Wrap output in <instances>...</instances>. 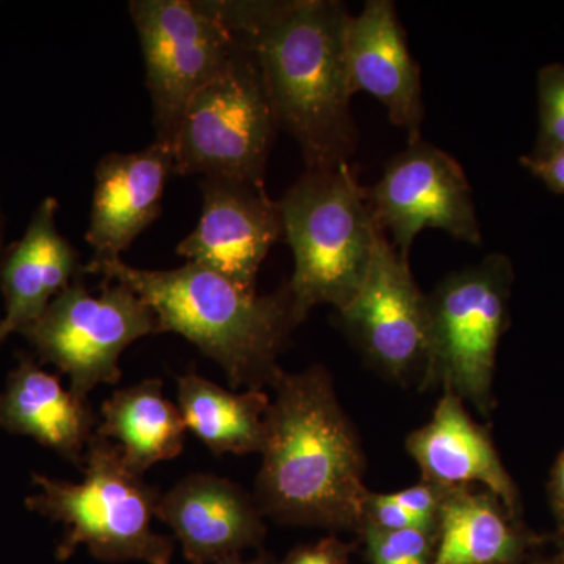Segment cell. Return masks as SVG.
Wrapping results in <instances>:
<instances>
[{
    "label": "cell",
    "mask_w": 564,
    "mask_h": 564,
    "mask_svg": "<svg viewBox=\"0 0 564 564\" xmlns=\"http://www.w3.org/2000/svg\"><path fill=\"white\" fill-rule=\"evenodd\" d=\"M210 9L261 73L278 128L307 170L348 163L358 144L347 77L350 14L336 0H214Z\"/></svg>",
    "instance_id": "obj_1"
},
{
    "label": "cell",
    "mask_w": 564,
    "mask_h": 564,
    "mask_svg": "<svg viewBox=\"0 0 564 564\" xmlns=\"http://www.w3.org/2000/svg\"><path fill=\"white\" fill-rule=\"evenodd\" d=\"M265 417L258 503L285 524L359 529L369 489L358 434L323 367L280 370Z\"/></svg>",
    "instance_id": "obj_2"
},
{
    "label": "cell",
    "mask_w": 564,
    "mask_h": 564,
    "mask_svg": "<svg viewBox=\"0 0 564 564\" xmlns=\"http://www.w3.org/2000/svg\"><path fill=\"white\" fill-rule=\"evenodd\" d=\"M85 272L121 282L151 307L159 333H176L225 370L232 388L262 389L280 372L278 356L299 326L288 289L258 295L187 262L144 270L121 259H93Z\"/></svg>",
    "instance_id": "obj_3"
},
{
    "label": "cell",
    "mask_w": 564,
    "mask_h": 564,
    "mask_svg": "<svg viewBox=\"0 0 564 564\" xmlns=\"http://www.w3.org/2000/svg\"><path fill=\"white\" fill-rule=\"evenodd\" d=\"M295 269L285 285L302 323L318 304L351 302L369 272L381 234L350 163L306 170L280 199Z\"/></svg>",
    "instance_id": "obj_4"
},
{
    "label": "cell",
    "mask_w": 564,
    "mask_h": 564,
    "mask_svg": "<svg viewBox=\"0 0 564 564\" xmlns=\"http://www.w3.org/2000/svg\"><path fill=\"white\" fill-rule=\"evenodd\" d=\"M82 473L80 484L33 474L40 492L25 500L33 513L65 527L58 562L85 545L99 562L172 563L173 541L152 530L161 496L126 467L120 448L95 433Z\"/></svg>",
    "instance_id": "obj_5"
},
{
    "label": "cell",
    "mask_w": 564,
    "mask_h": 564,
    "mask_svg": "<svg viewBox=\"0 0 564 564\" xmlns=\"http://www.w3.org/2000/svg\"><path fill=\"white\" fill-rule=\"evenodd\" d=\"M513 265L503 254L448 274L429 300V361L423 384L441 383L488 411L497 348L508 323Z\"/></svg>",
    "instance_id": "obj_6"
},
{
    "label": "cell",
    "mask_w": 564,
    "mask_h": 564,
    "mask_svg": "<svg viewBox=\"0 0 564 564\" xmlns=\"http://www.w3.org/2000/svg\"><path fill=\"white\" fill-rule=\"evenodd\" d=\"M278 129L261 73L240 47L229 69L204 87L182 115L172 143L174 174L265 187Z\"/></svg>",
    "instance_id": "obj_7"
},
{
    "label": "cell",
    "mask_w": 564,
    "mask_h": 564,
    "mask_svg": "<svg viewBox=\"0 0 564 564\" xmlns=\"http://www.w3.org/2000/svg\"><path fill=\"white\" fill-rule=\"evenodd\" d=\"M158 333L155 314L129 285L104 280L101 293H91L77 278L22 332L80 400L96 386L118 383L126 348Z\"/></svg>",
    "instance_id": "obj_8"
},
{
    "label": "cell",
    "mask_w": 564,
    "mask_h": 564,
    "mask_svg": "<svg viewBox=\"0 0 564 564\" xmlns=\"http://www.w3.org/2000/svg\"><path fill=\"white\" fill-rule=\"evenodd\" d=\"M154 115L155 141L172 148L192 99L223 76L240 47L209 0H132Z\"/></svg>",
    "instance_id": "obj_9"
},
{
    "label": "cell",
    "mask_w": 564,
    "mask_h": 564,
    "mask_svg": "<svg viewBox=\"0 0 564 564\" xmlns=\"http://www.w3.org/2000/svg\"><path fill=\"white\" fill-rule=\"evenodd\" d=\"M366 192L378 228L392 234L393 248L408 261L415 237L425 228L441 229L474 247L481 245L466 173L451 154L432 143L419 140L408 144Z\"/></svg>",
    "instance_id": "obj_10"
},
{
    "label": "cell",
    "mask_w": 564,
    "mask_h": 564,
    "mask_svg": "<svg viewBox=\"0 0 564 564\" xmlns=\"http://www.w3.org/2000/svg\"><path fill=\"white\" fill-rule=\"evenodd\" d=\"M340 325L378 372L399 383L425 377L429 361V300L415 284L410 261L381 234L369 272ZM423 381V380H422Z\"/></svg>",
    "instance_id": "obj_11"
},
{
    "label": "cell",
    "mask_w": 564,
    "mask_h": 564,
    "mask_svg": "<svg viewBox=\"0 0 564 564\" xmlns=\"http://www.w3.org/2000/svg\"><path fill=\"white\" fill-rule=\"evenodd\" d=\"M199 191L202 217L177 245V254L245 292L258 293L259 269L284 237L280 202H273L265 187L239 181L202 180Z\"/></svg>",
    "instance_id": "obj_12"
},
{
    "label": "cell",
    "mask_w": 564,
    "mask_h": 564,
    "mask_svg": "<svg viewBox=\"0 0 564 564\" xmlns=\"http://www.w3.org/2000/svg\"><path fill=\"white\" fill-rule=\"evenodd\" d=\"M347 77L351 96L366 91L383 104L389 121L406 131L408 144L422 140L421 69L391 0H367L350 18Z\"/></svg>",
    "instance_id": "obj_13"
},
{
    "label": "cell",
    "mask_w": 564,
    "mask_h": 564,
    "mask_svg": "<svg viewBox=\"0 0 564 564\" xmlns=\"http://www.w3.org/2000/svg\"><path fill=\"white\" fill-rule=\"evenodd\" d=\"M155 518L176 534L192 564H215L237 558L261 544L262 511L226 478L192 474L159 497Z\"/></svg>",
    "instance_id": "obj_14"
},
{
    "label": "cell",
    "mask_w": 564,
    "mask_h": 564,
    "mask_svg": "<svg viewBox=\"0 0 564 564\" xmlns=\"http://www.w3.org/2000/svg\"><path fill=\"white\" fill-rule=\"evenodd\" d=\"M172 173V148L161 141L141 151L104 155L96 169L90 225L85 234L95 251L93 259H121L133 240L158 220Z\"/></svg>",
    "instance_id": "obj_15"
},
{
    "label": "cell",
    "mask_w": 564,
    "mask_h": 564,
    "mask_svg": "<svg viewBox=\"0 0 564 564\" xmlns=\"http://www.w3.org/2000/svg\"><path fill=\"white\" fill-rule=\"evenodd\" d=\"M406 451L421 467L426 484L440 488L484 485L508 513L518 508V491L491 437L474 422L455 393H444L432 421L408 436Z\"/></svg>",
    "instance_id": "obj_16"
},
{
    "label": "cell",
    "mask_w": 564,
    "mask_h": 564,
    "mask_svg": "<svg viewBox=\"0 0 564 564\" xmlns=\"http://www.w3.org/2000/svg\"><path fill=\"white\" fill-rule=\"evenodd\" d=\"M95 425L87 400L77 399L31 358L21 359L0 392V429L32 437L80 469Z\"/></svg>",
    "instance_id": "obj_17"
},
{
    "label": "cell",
    "mask_w": 564,
    "mask_h": 564,
    "mask_svg": "<svg viewBox=\"0 0 564 564\" xmlns=\"http://www.w3.org/2000/svg\"><path fill=\"white\" fill-rule=\"evenodd\" d=\"M55 212L54 198L40 204L28 231L14 245L3 265L6 314L0 318V344L39 321L79 270V254L58 232Z\"/></svg>",
    "instance_id": "obj_18"
},
{
    "label": "cell",
    "mask_w": 564,
    "mask_h": 564,
    "mask_svg": "<svg viewBox=\"0 0 564 564\" xmlns=\"http://www.w3.org/2000/svg\"><path fill=\"white\" fill-rule=\"evenodd\" d=\"M101 415L96 434L117 445L126 467L140 477L154 464L176 458L184 448L187 426L158 378L113 392L104 402Z\"/></svg>",
    "instance_id": "obj_19"
},
{
    "label": "cell",
    "mask_w": 564,
    "mask_h": 564,
    "mask_svg": "<svg viewBox=\"0 0 564 564\" xmlns=\"http://www.w3.org/2000/svg\"><path fill=\"white\" fill-rule=\"evenodd\" d=\"M270 403L262 389L236 393L195 372L177 378V408L185 426L215 455L261 452Z\"/></svg>",
    "instance_id": "obj_20"
},
{
    "label": "cell",
    "mask_w": 564,
    "mask_h": 564,
    "mask_svg": "<svg viewBox=\"0 0 564 564\" xmlns=\"http://www.w3.org/2000/svg\"><path fill=\"white\" fill-rule=\"evenodd\" d=\"M491 492L445 488L437 514L432 564H507L519 551L518 534Z\"/></svg>",
    "instance_id": "obj_21"
},
{
    "label": "cell",
    "mask_w": 564,
    "mask_h": 564,
    "mask_svg": "<svg viewBox=\"0 0 564 564\" xmlns=\"http://www.w3.org/2000/svg\"><path fill=\"white\" fill-rule=\"evenodd\" d=\"M367 552L373 564H432L436 530H380L366 527Z\"/></svg>",
    "instance_id": "obj_22"
},
{
    "label": "cell",
    "mask_w": 564,
    "mask_h": 564,
    "mask_svg": "<svg viewBox=\"0 0 564 564\" xmlns=\"http://www.w3.org/2000/svg\"><path fill=\"white\" fill-rule=\"evenodd\" d=\"M540 131L532 154L543 155L564 148V65L544 66L538 74Z\"/></svg>",
    "instance_id": "obj_23"
},
{
    "label": "cell",
    "mask_w": 564,
    "mask_h": 564,
    "mask_svg": "<svg viewBox=\"0 0 564 564\" xmlns=\"http://www.w3.org/2000/svg\"><path fill=\"white\" fill-rule=\"evenodd\" d=\"M380 530H436L408 513L399 503L393 502L389 494H369L364 508V525Z\"/></svg>",
    "instance_id": "obj_24"
},
{
    "label": "cell",
    "mask_w": 564,
    "mask_h": 564,
    "mask_svg": "<svg viewBox=\"0 0 564 564\" xmlns=\"http://www.w3.org/2000/svg\"><path fill=\"white\" fill-rule=\"evenodd\" d=\"M444 492L445 488L423 481L421 485L411 486L403 491L391 492L389 496L408 513L421 519L425 524L437 527V514H440Z\"/></svg>",
    "instance_id": "obj_25"
},
{
    "label": "cell",
    "mask_w": 564,
    "mask_h": 564,
    "mask_svg": "<svg viewBox=\"0 0 564 564\" xmlns=\"http://www.w3.org/2000/svg\"><path fill=\"white\" fill-rule=\"evenodd\" d=\"M522 166L538 177L549 191L564 195V148L549 154L522 155Z\"/></svg>",
    "instance_id": "obj_26"
},
{
    "label": "cell",
    "mask_w": 564,
    "mask_h": 564,
    "mask_svg": "<svg viewBox=\"0 0 564 564\" xmlns=\"http://www.w3.org/2000/svg\"><path fill=\"white\" fill-rule=\"evenodd\" d=\"M348 545L336 538H325L317 544L293 549L281 564H347Z\"/></svg>",
    "instance_id": "obj_27"
},
{
    "label": "cell",
    "mask_w": 564,
    "mask_h": 564,
    "mask_svg": "<svg viewBox=\"0 0 564 564\" xmlns=\"http://www.w3.org/2000/svg\"><path fill=\"white\" fill-rule=\"evenodd\" d=\"M551 496L555 513L564 521V452L560 455L552 473Z\"/></svg>",
    "instance_id": "obj_28"
},
{
    "label": "cell",
    "mask_w": 564,
    "mask_h": 564,
    "mask_svg": "<svg viewBox=\"0 0 564 564\" xmlns=\"http://www.w3.org/2000/svg\"><path fill=\"white\" fill-rule=\"evenodd\" d=\"M215 564H270L269 560L263 558V556H259V558L252 560V562H243L240 556L237 558L225 560V562L215 563Z\"/></svg>",
    "instance_id": "obj_29"
}]
</instances>
